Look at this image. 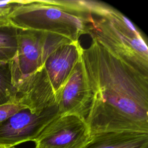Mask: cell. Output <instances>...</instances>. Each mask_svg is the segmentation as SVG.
Returning <instances> with one entry per match:
<instances>
[{
	"label": "cell",
	"mask_w": 148,
	"mask_h": 148,
	"mask_svg": "<svg viewBox=\"0 0 148 148\" xmlns=\"http://www.w3.org/2000/svg\"><path fill=\"white\" fill-rule=\"evenodd\" d=\"M81 60L89 91L86 121L90 135L148 134V76L92 39Z\"/></svg>",
	"instance_id": "cell-1"
},
{
	"label": "cell",
	"mask_w": 148,
	"mask_h": 148,
	"mask_svg": "<svg viewBox=\"0 0 148 148\" xmlns=\"http://www.w3.org/2000/svg\"><path fill=\"white\" fill-rule=\"evenodd\" d=\"M91 16L87 34L148 76V47L140 29L125 15L100 1H86Z\"/></svg>",
	"instance_id": "cell-2"
},
{
	"label": "cell",
	"mask_w": 148,
	"mask_h": 148,
	"mask_svg": "<svg viewBox=\"0 0 148 148\" xmlns=\"http://www.w3.org/2000/svg\"><path fill=\"white\" fill-rule=\"evenodd\" d=\"M91 16L86 1L19 0L8 20L18 29L39 31L79 41Z\"/></svg>",
	"instance_id": "cell-3"
},
{
	"label": "cell",
	"mask_w": 148,
	"mask_h": 148,
	"mask_svg": "<svg viewBox=\"0 0 148 148\" xmlns=\"http://www.w3.org/2000/svg\"><path fill=\"white\" fill-rule=\"evenodd\" d=\"M82 48L79 40L69 41L57 47L43 66L18 86L15 101L34 113L58 105Z\"/></svg>",
	"instance_id": "cell-4"
},
{
	"label": "cell",
	"mask_w": 148,
	"mask_h": 148,
	"mask_svg": "<svg viewBox=\"0 0 148 148\" xmlns=\"http://www.w3.org/2000/svg\"><path fill=\"white\" fill-rule=\"evenodd\" d=\"M71 40L53 34L18 29L17 51L14 57L9 62L16 90L23 82L43 66L57 47Z\"/></svg>",
	"instance_id": "cell-5"
},
{
	"label": "cell",
	"mask_w": 148,
	"mask_h": 148,
	"mask_svg": "<svg viewBox=\"0 0 148 148\" xmlns=\"http://www.w3.org/2000/svg\"><path fill=\"white\" fill-rule=\"evenodd\" d=\"M60 114L58 105L39 113L21 109L0 123V146L5 148L34 140L44 128Z\"/></svg>",
	"instance_id": "cell-6"
},
{
	"label": "cell",
	"mask_w": 148,
	"mask_h": 148,
	"mask_svg": "<svg viewBox=\"0 0 148 148\" xmlns=\"http://www.w3.org/2000/svg\"><path fill=\"white\" fill-rule=\"evenodd\" d=\"M90 138L85 119L74 114H59L34 140V148H82Z\"/></svg>",
	"instance_id": "cell-7"
},
{
	"label": "cell",
	"mask_w": 148,
	"mask_h": 148,
	"mask_svg": "<svg viewBox=\"0 0 148 148\" xmlns=\"http://www.w3.org/2000/svg\"><path fill=\"white\" fill-rule=\"evenodd\" d=\"M90 98L81 57L61 92L58 103L60 114H74L86 120Z\"/></svg>",
	"instance_id": "cell-8"
},
{
	"label": "cell",
	"mask_w": 148,
	"mask_h": 148,
	"mask_svg": "<svg viewBox=\"0 0 148 148\" xmlns=\"http://www.w3.org/2000/svg\"><path fill=\"white\" fill-rule=\"evenodd\" d=\"M82 148H148V134L107 132L90 135Z\"/></svg>",
	"instance_id": "cell-9"
},
{
	"label": "cell",
	"mask_w": 148,
	"mask_h": 148,
	"mask_svg": "<svg viewBox=\"0 0 148 148\" xmlns=\"http://www.w3.org/2000/svg\"><path fill=\"white\" fill-rule=\"evenodd\" d=\"M18 31L8 19L0 20V64L9 63L14 57Z\"/></svg>",
	"instance_id": "cell-10"
},
{
	"label": "cell",
	"mask_w": 148,
	"mask_h": 148,
	"mask_svg": "<svg viewBox=\"0 0 148 148\" xmlns=\"http://www.w3.org/2000/svg\"><path fill=\"white\" fill-rule=\"evenodd\" d=\"M16 94L9 63L0 64V105L15 101Z\"/></svg>",
	"instance_id": "cell-11"
},
{
	"label": "cell",
	"mask_w": 148,
	"mask_h": 148,
	"mask_svg": "<svg viewBox=\"0 0 148 148\" xmlns=\"http://www.w3.org/2000/svg\"><path fill=\"white\" fill-rule=\"evenodd\" d=\"M24 106L20 105L16 101H11L0 105V123L5 121L9 117L25 109Z\"/></svg>",
	"instance_id": "cell-12"
},
{
	"label": "cell",
	"mask_w": 148,
	"mask_h": 148,
	"mask_svg": "<svg viewBox=\"0 0 148 148\" xmlns=\"http://www.w3.org/2000/svg\"><path fill=\"white\" fill-rule=\"evenodd\" d=\"M10 13V11L9 10L0 9V20L8 19V17Z\"/></svg>",
	"instance_id": "cell-13"
},
{
	"label": "cell",
	"mask_w": 148,
	"mask_h": 148,
	"mask_svg": "<svg viewBox=\"0 0 148 148\" xmlns=\"http://www.w3.org/2000/svg\"><path fill=\"white\" fill-rule=\"evenodd\" d=\"M0 148H5V147H1V146H0Z\"/></svg>",
	"instance_id": "cell-14"
},
{
	"label": "cell",
	"mask_w": 148,
	"mask_h": 148,
	"mask_svg": "<svg viewBox=\"0 0 148 148\" xmlns=\"http://www.w3.org/2000/svg\"><path fill=\"white\" fill-rule=\"evenodd\" d=\"M12 148H16V147H12Z\"/></svg>",
	"instance_id": "cell-15"
}]
</instances>
